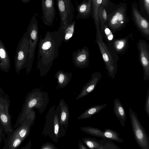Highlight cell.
<instances>
[{"label":"cell","mask_w":149,"mask_h":149,"mask_svg":"<svg viewBox=\"0 0 149 149\" xmlns=\"http://www.w3.org/2000/svg\"><path fill=\"white\" fill-rule=\"evenodd\" d=\"M66 113L65 112H63L61 115V119L62 121H64L66 118Z\"/></svg>","instance_id":"f546056e"},{"label":"cell","mask_w":149,"mask_h":149,"mask_svg":"<svg viewBox=\"0 0 149 149\" xmlns=\"http://www.w3.org/2000/svg\"><path fill=\"white\" fill-rule=\"evenodd\" d=\"M83 130L84 132L91 135L102 139L104 138L103 131L98 128L88 127H84Z\"/></svg>","instance_id":"7402d4cb"},{"label":"cell","mask_w":149,"mask_h":149,"mask_svg":"<svg viewBox=\"0 0 149 149\" xmlns=\"http://www.w3.org/2000/svg\"><path fill=\"white\" fill-rule=\"evenodd\" d=\"M133 13L138 27L144 36L148 40L149 24L148 22L141 15L136 8H133Z\"/></svg>","instance_id":"8fae6325"},{"label":"cell","mask_w":149,"mask_h":149,"mask_svg":"<svg viewBox=\"0 0 149 149\" xmlns=\"http://www.w3.org/2000/svg\"><path fill=\"white\" fill-rule=\"evenodd\" d=\"M62 26L65 28L73 19V6L71 0H56Z\"/></svg>","instance_id":"52a82bcc"},{"label":"cell","mask_w":149,"mask_h":149,"mask_svg":"<svg viewBox=\"0 0 149 149\" xmlns=\"http://www.w3.org/2000/svg\"><path fill=\"white\" fill-rule=\"evenodd\" d=\"M125 9L121 7L116 10L109 18L108 25L113 30H117L123 26L125 21Z\"/></svg>","instance_id":"9c48e42d"},{"label":"cell","mask_w":149,"mask_h":149,"mask_svg":"<svg viewBox=\"0 0 149 149\" xmlns=\"http://www.w3.org/2000/svg\"><path fill=\"white\" fill-rule=\"evenodd\" d=\"M103 32L108 41H111L113 39L114 36L111 30L106 25H104L103 29Z\"/></svg>","instance_id":"484cf974"},{"label":"cell","mask_w":149,"mask_h":149,"mask_svg":"<svg viewBox=\"0 0 149 149\" xmlns=\"http://www.w3.org/2000/svg\"><path fill=\"white\" fill-rule=\"evenodd\" d=\"M21 0L22 2L24 3H27L29 2L30 0Z\"/></svg>","instance_id":"836d02e7"},{"label":"cell","mask_w":149,"mask_h":149,"mask_svg":"<svg viewBox=\"0 0 149 149\" xmlns=\"http://www.w3.org/2000/svg\"><path fill=\"white\" fill-rule=\"evenodd\" d=\"M51 39V41L46 40L42 45L40 51V54L41 56V59H40L41 61L44 58L48 52H50L51 54L53 50H55L56 47L55 41L53 43V41Z\"/></svg>","instance_id":"9a60e30c"},{"label":"cell","mask_w":149,"mask_h":149,"mask_svg":"<svg viewBox=\"0 0 149 149\" xmlns=\"http://www.w3.org/2000/svg\"><path fill=\"white\" fill-rule=\"evenodd\" d=\"M90 0V1H91V2L92 1V0Z\"/></svg>","instance_id":"d590c367"},{"label":"cell","mask_w":149,"mask_h":149,"mask_svg":"<svg viewBox=\"0 0 149 149\" xmlns=\"http://www.w3.org/2000/svg\"><path fill=\"white\" fill-rule=\"evenodd\" d=\"M107 104L97 105L92 106L88 109L83 114L82 118H88L99 112L102 110L105 107Z\"/></svg>","instance_id":"e0dca14e"},{"label":"cell","mask_w":149,"mask_h":149,"mask_svg":"<svg viewBox=\"0 0 149 149\" xmlns=\"http://www.w3.org/2000/svg\"><path fill=\"white\" fill-rule=\"evenodd\" d=\"M98 17L100 20L102 32L103 33L104 25L107 21V14L104 6L102 5L98 10Z\"/></svg>","instance_id":"603a6c76"},{"label":"cell","mask_w":149,"mask_h":149,"mask_svg":"<svg viewBox=\"0 0 149 149\" xmlns=\"http://www.w3.org/2000/svg\"><path fill=\"white\" fill-rule=\"evenodd\" d=\"M10 101L8 96L4 92L0 93V125L7 135L13 130L11 116L9 113Z\"/></svg>","instance_id":"5b68a950"},{"label":"cell","mask_w":149,"mask_h":149,"mask_svg":"<svg viewBox=\"0 0 149 149\" xmlns=\"http://www.w3.org/2000/svg\"><path fill=\"white\" fill-rule=\"evenodd\" d=\"M145 9L147 14H149V0H143Z\"/></svg>","instance_id":"83f0119b"},{"label":"cell","mask_w":149,"mask_h":149,"mask_svg":"<svg viewBox=\"0 0 149 149\" xmlns=\"http://www.w3.org/2000/svg\"><path fill=\"white\" fill-rule=\"evenodd\" d=\"M74 22L68 24L65 28H67L66 30V34L65 36V39L67 40L71 38L72 36L74 31Z\"/></svg>","instance_id":"d4e9b609"},{"label":"cell","mask_w":149,"mask_h":149,"mask_svg":"<svg viewBox=\"0 0 149 149\" xmlns=\"http://www.w3.org/2000/svg\"><path fill=\"white\" fill-rule=\"evenodd\" d=\"M102 149H121L119 146L112 141L106 138H102L99 140Z\"/></svg>","instance_id":"cb8c5ba5"},{"label":"cell","mask_w":149,"mask_h":149,"mask_svg":"<svg viewBox=\"0 0 149 149\" xmlns=\"http://www.w3.org/2000/svg\"><path fill=\"white\" fill-rule=\"evenodd\" d=\"M102 77L101 73L99 72H95L92 74L91 80L86 84L83 91V96L88 94L95 89Z\"/></svg>","instance_id":"4fadbf2b"},{"label":"cell","mask_w":149,"mask_h":149,"mask_svg":"<svg viewBox=\"0 0 149 149\" xmlns=\"http://www.w3.org/2000/svg\"><path fill=\"white\" fill-rule=\"evenodd\" d=\"M145 109L148 117H149V88L148 90L145 104Z\"/></svg>","instance_id":"4316f807"},{"label":"cell","mask_w":149,"mask_h":149,"mask_svg":"<svg viewBox=\"0 0 149 149\" xmlns=\"http://www.w3.org/2000/svg\"><path fill=\"white\" fill-rule=\"evenodd\" d=\"M37 14L32 17L27 31L29 35V47L28 58L26 66V73L28 74L31 71L34 58L35 51L38 37V27L37 19Z\"/></svg>","instance_id":"3957f363"},{"label":"cell","mask_w":149,"mask_h":149,"mask_svg":"<svg viewBox=\"0 0 149 149\" xmlns=\"http://www.w3.org/2000/svg\"><path fill=\"white\" fill-rule=\"evenodd\" d=\"M103 132L104 138L120 143L124 142V140L119 137L120 134L114 130L106 129Z\"/></svg>","instance_id":"2e32d148"},{"label":"cell","mask_w":149,"mask_h":149,"mask_svg":"<svg viewBox=\"0 0 149 149\" xmlns=\"http://www.w3.org/2000/svg\"><path fill=\"white\" fill-rule=\"evenodd\" d=\"M29 47V35L27 31L23 35L18 44L14 59L16 73L18 74L26 67Z\"/></svg>","instance_id":"7a4b0ae2"},{"label":"cell","mask_w":149,"mask_h":149,"mask_svg":"<svg viewBox=\"0 0 149 149\" xmlns=\"http://www.w3.org/2000/svg\"><path fill=\"white\" fill-rule=\"evenodd\" d=\"M42 21L47 25L53 24L56 16L54 0H41Z\"/></svg>","instance_id":"ba28073f"},{"label":"cell","mask_w":149,"mask_h":149,"mask_svg":"<svg viewBox=\"0 0 149 149\" xmlns=\"http://www.w3.org/2000/svg\"><path fill=\"white\" fill-rule=\"evenodd\" d=\"M98 46L104 62L109 76L112 79L115 78L117 72L116 64L108 48L104 42L100 30H97Z\"/></svg>","instance_id":"277c9868"},{"label":"cell","mask_w":149,"mask_h":149,"mask_svg":"<svg viewBox=\"0 0 149 149\" xmlns=\"http://www.w3.org/2000/svg\"><path fill=\"white\" fill-rule=\"evenodd\" d=\"M129 113L135 141L141 149H149V137L147 132L131 107L129 109Z\"/></svg>","instance_id":"6da1fadb"},{"label":"cell","mask_w":149,"mask_h":149,"mask_svg":"<svg viewBox=\"0 0 149 149\" xmlns=\"http://www.w3.org/2000/svg\"><path fill=\"white\" fill-rule=\"evenodd\" d=\"M113 111L121 125L125 127L126 120V113L125 108L118 98H116L113 102Z\"/></svg>","instance_id":"7c38bea8"},{"label":"cell","mask_w":149,"mask_h":149,"mask_svg":"<svg viewBox=\"0 0 149 149\" xmlns=\"http://www.w3.org/2000/svg\"><path fill=\"white\" fill-rule=\"evenodd\" d=\"M10 67V60L7 49L0 39V69L3 72L8 73Z\"/></svg>","instance_id":"30bf717a"},{"label":"cell","mask_w":149,"mask_h":149,"mask_svg":"<svg viewBox=\"0 0 149 149\" xmlns=\"http://www.w3.org/2000/svg\"><path fill=\"white\" fill-rule=\"evenodd\" d=\"M89 52L87 48L83 49L77 58V60L81 66L86 67L89 64Z\"/></svg>","instance_id":"d6986e66"},{"label":"cell","mask_w":149,"mask_h":149,"mask_svg":"<svg viewBox=\"0 0 149 149\" xmlns=\"http://www.w3.org/2000/svg\"><path fill=\"white\" fill-rule=\"evenodd\" d=\"M91 2L90 0L87 2L82 3L78 7V12L82 16H85L88 15L91 10Z\"/></svg>","instance_id":"ffe728a7"},{"label":"cell","mask_w":149,"mask_h":149,"mask_svg":"<svg viewBox=\"0 0 149 149\" xmlns=\"http://www.w3.org/2000/svg\"><path fill=\"white\" fill-rule=\"evenodd\" d=\"M59 125L58 124L55 125L54 127V133L56 134H57L58 132Z\"/></svg>","instance_id":"4dcf8cb0"},{"label":"cell","mask_w":149,"mask_h":149,"mask_svg":"<svg viewBox=\"0 0 149 149\" xmlns=\"http://www.w3.org/2000/svg\"><path fill=\"white\" fill-rule=\"evenodd\" d=\"M84 141L86 146L90 148L102 149L99 141L95 138H85L84 139Z\"/></svg>","instance_id":"44dd1931"},{"label":"cell","mask_w":149,"mask_h":149,"mask_svg":"<svg viewBox=\"0 0 149 149\" xmlns=\"http://www.w3.org/2000/svg\"><path fill=\"white\" fill-rule=\"evenodd\" d=\"M4 91L2 90V89L0 87V93H4Z\"/></svg>","instance_id":"e575fe53"},{"label":"cell","mask_w":149,"mask_h":149,"mask_svg":"<svg viewBox=\"0 0 149 149\" xmlns=\"http://www.w3.org/2000/svg\"><path fill=\"white\" fill-rule=\"evenodd\" d=\"M65 75L63 73L60 74L58 76V80L60 84L62 83L65 79Z\"/></svg>","instance_id":"f1b7e54d"},{"label":"cell","mask_w":149,"mask_h":149,"mask_svg":"<svg viewBox=\"0 0 149 149\" xmlns=\"http://www.w3.org/2000/svg\"><path fill=\"white\" fill-rule=\"evenodd\" d=\"M131 37L130 35H129L123 38L116 40L113 42V47L117 52L121 53L126 50L128 46Z\"/></svg>","instance_id":"5bb4252c"},{"label":"cell","mask_w":149,"mask_h":149,"mask_svg":"<svg viewBox=\"0 0 149 149\" xmlns=\"http://www.w3.org/2000/svg\"><path fill=\"white\" fill-rule=\"evenodd\" d=\"M139 60L143 71L145 81L149 79V46L145 40H139L137 43Z\"/></svg>","instance_id":"8992f818"},{"label":"cell","mask_w":149,"mask_h":149,"mask_svg":"<svg viewBox=\"0 0 149 149\" xmlns=\"http://www.w3.org/2000/svg\"><path fill=\"white\" fill-rule=\"evenodd\" d=\"M93 6V15L96 30H100L98 10L102 5V0H92Z\"/></svg>","instance_id":"ac0fdd59"},{"label":"cell","mask_w":149,"mask_h":149,"mask_svg":"<svg viewBox=\"0 0 149 149\" xmlns=\"http://www.w3.org/2000/svg\"><path fill=\"white\" fill-rule=\"evenodd\" d=\"M108 1L109 0H102V5L106 7L108 4Z\"/></svg>","instance_id":"1f68e13d"},{"label":"cell","mask_w":149,"mask_h":149,"mask_svg":"<svg viewBox=\"0 0 149 149\" xmlns=\"http://www.w3.org/2000/svg\"><path fill=\"white\" fill-rule=\"evenodd\" d=\"M1 129H2L0 125V146H1Z\"/></svg>","instance_id":"d6a6232c"}]
</instances>
